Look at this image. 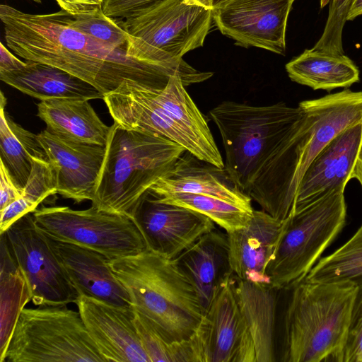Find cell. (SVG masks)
<instances>
[{
  "label": "cell",
  "instance_id": "44dd1931",
  "mask_svg": "<svg viewBox=\"0 0 362 362\" xmlns=\"http://www.w3.org/2000/svg\"><path fill=\"white\" fill-rule=\"evenodd\" d=\"M151 194L187 192L216 197L253 209L252 199L233 181L225 168H218L185 151L171 170L149 189Z\"/></svg>",
  "mask_w": 362,
  "mask_h": 362
},
{
  "label": "cell",
  "instance_id": "d6986e66",
  "mask_svg": "<svg viewBox=\"0 0 362 362\" xmlns=\"http://www.w3.org/2000/svg\"><path fill=\"white\" fill-rule=\"evenodd\" d=\"M56 254L79 295L123 307H132L129 295L115 276L110 259L79 245L52 239Z\"/></svg>",
  "mask_w": 362,
  "mask_h": 362
},
{
  "label": "cell",
  "instance_id": "4dcf8cb0",
  "mask_svg": "<svg viewBox=\"0 0 362 362\" xmlns=\"http://www.w3.org/2000/svg\"><path fill=\"white\" fill-rule=\"evenodd\" d=\"M70 25L79 31L115 48L127 49L128 35L118 18L106 16L103 9L75 16Z\"/></svg>",
  "mask_w": 362,
  "mask_h": 362
},
{
  "label": "cell",
  "instance_id": "d4e9b609",
  "mask_svg": "<svg viewBox=\"0 0 362 362\" xmlns=\"http://www.w3.org/2000/svg\"><path fill=\"white\" fill-rule=\"evenodd\" d=\"M290 79L313 90L328 92L349 88L360 80L359 69L344 54L311 48L286 64Z\"/></svg>",
  "mask_w": 362,
  "mask_h": 362
},
{
  "label": "cell",
  "instance_id": "484cf974",
  "mask_svg": "<svg viewBox=\"0 0 362 362\" xmlns=\"http://www.w3.org/2000/svg\"><path fill=\"white\" fill-rule=\"evenodd\" d=\"M0 98V160L22 190L31 173L32 158H48L37 134L15 122L6 111V98L2 91Z\"/></svg>",
  "mask_w": 362,
  "mask_h": 362
},
{
  "label": "cell",
  "instance_id": "d6a6232c",
  "mask_svg": "<svg viewBox=\"0 0 362 362\" xmlns=\"http://www.w3.org/2000/svg\"><path fill=\"white\" fill-rule=\"evenodd\" d=\"M341 362H362V283L357 286Z\"/></svg>",
  "mask_w": 362,
  "mask_h": 362
},
{
  "label": "cell",
  "instance_id": "60d3db41",
  "mask_svg": "<svg viewBox=\"0 0 362 362\" xmlns=\"http://www.w3.org/2000/svg\"><path fill=\"white\" fill-rule=\"evenodd\" d=\"M331 0H320V8H324Z\"/></svg>",
  "mask_w": 362,
  "mask_h": 362
},
{
  "label": "cell",
  "instance_id": "d590c367",
  "mask_svg": "<svg viewBox=\"0 0 362 362\" xmlns=\"http://www.w3.org/2000/svg\"><path fill=\"white\" fill-rule=\"evenodd\" d=\"M60 8L71 16L103 9L104 0H55Z\"/></svg>",
  "mask_w": 362,
  "mask_h": 362
},
{
  "label": "cell",
  "instance_id": "b9f144b4",
  "mask_svg": "<svg viewBox=\"0 0 362 362\" xmlns=\"http://www.w3.org/2000/svg\"><path fill=\"white\" fill-rule=\"evenodd\" d=\"M33 1H34L36 3H39V4L42 2V0H33Z\"/></svg>",
  "mask_w": 362,
  "mask_h": 362
},
{
  "label": "cell",
  "instance_id": "5b68a950",
  "mask_svg": "<svg viewBox=\"0 0 362 362\" xmlns=\"http://www.w3.org/2000/svg\"><path fill=\"white\" fill-rule=\"evenodd\" d=\"M134 309L148 318L170 342L189 339L204 314L197 292L174 259L148 249L110 259Z\"/></svg>",
  "mask_w": 362,
  "mask_h": 362
},
{
  "label": "cell",
  "instance_id": "f1b7e54d",
  "mask_svg": "<svg viewBox=\"0 0 362 362\" xmlns=\"http://www.w3.org/2000/svg\"><path fill=\"white\" fill-rule=\"evenodd\" d=\"M151 194L162 202L183 206L206 216L226 233L243 227L254 211V209H248L209 195L187 192Z\"/></svg>",
  "mask_w": 362,
  "mask_h": 362
},
{
  "label": "cell",
  "instance_id": "83f0119b",
  "mask_svg": "<svg viewBox=\"0 0 362 362\" xmlns=\"http://www.w3.org/2000/svg\"><path fill=\"white\" fill-rule=\"evenodd\" d=\"M305 281L322 283H362V224L341 247L311 269Z\"/></svg>",
  "mask_w": 362,
  "mask_h": 362
},
{
  "label": "cell",
  "instance_id": "4fadbf2b",
  "mask_svg": "<svg viewBox=\"0 0 362 362\" xmlns=\"http://www.w3.org/2000/svg\"><path fill=\"white\" fill-rule=\"evenodd\" d=\"M293 0H228L212 9L221 33L245 47L284 54L286 29Z\"/></svg>",
  "mask_w": 362,
  "mask_h": 362
},
{
  "label": "cell",
  "instance_id": "ac0fdd59",
  "mask_svg": "<svg viewBox=\"0 0 362 362\" xmlns=\"http://www.w3.org/2000/svg\"><path fill=\"white\" fill-rule=\"evenodd\" d=\"M280 221L263 210H255L242 228L226 233L233 275L255 284H270L267 269L284 228Z\"/></svg>",
  "mask_w": 362,
  "mask_h": 362
},
{
  "label": "cell",
  "instance_id": "8d00e7d4",
  "mask_svg": "<svg viewBox=\"0 0 362 362\" xmlns=\"http://www.w3.org/2000/svg\"><path fill=\"white\" fill-rule=\"evenodd\" d=\"M26 65L23 62L9 51L3 42L0 43V72L19 70Z\"/></svg>",
  "mask_w": 362,
  "mask_h": 362
},
{
  "label": "cell",
  "instance_id": "6da1fadb",
  "mask_svg": "<svg viewBox=\"0 0 362 362\" xmlns=\"http://www.w3.org/2000/svg\"><path fill=\"white\" fill-rule=\"evenodd\" d=\"M0 19L7 47L25 61L61 69L93 86L103 95L123 82L132 81L164 88L171 76L182 80L187 74L177 69L139 60L126 49L115 48L92 37L69 23V14H33L0 5Z\"/></svg>",
  "mask_w": 362,
  "mask_h": 362
},
{
  "label": "cell",
  "instance_id": "52a82bcc",
  "mask_svg": "<svg viewBox=\"0 0 362 362\" xmlns=\"http://www.w3.org/2000/svg\"><path fill=\"white\" fill-rule=\"evenodd\" d=\"M212 20V9L188 0H159L122 21L128 35L127 54L199 74L182 57L203 45Z\"/></svg>",
  "mask_w": 362,
  "mask_h": 362
},
{
  "label": "cell",
  "instance_id": "30bf717a",
  "mask_svg": "<svg viewBox=\"0 0 362 362\" xmlns=\"http://www.w3.org/2000/svg\"><path fill=\"white\" fill-rule=\"evenodd\" d=\"M32 214L37 226L50 238L93 250L110 259L147 249L136 224L127 216L92 206L83 210L42 206Z\"/></svg>",
  "mask_w": 362,
  "mask_h": 362
},
{
  "label": "cell",
  "instance_id": "7402d4cb",
  "mask_svg": "<svg viewBox=\"0 0 362 362\" xmlns=\"http://www.w3.org/2000/svg\"><path fill=\"white\" fill-rule=\"evenodd\" d=\"M236 300L252 337L256 362L277 361L275 329L277 293L271 284H255L233 275Z\"/></svg>",
  "mask_w": 362,
  "mask_h": 362
},
{
  "label": "cell",
  "instance_id": "3957f363",
  "mask_svg": "<svg viewBox=\"0 0 362 362\" xmlns=\"http://www.w3.org/2000/svg\"><path fill=\"white\" fill-rule=\"evenodd\" d=\"M103 100L121 127L164 137L199 159L225 168L204 115L179 76H171L160 89L124 81Z\"/></svg>",
  "mask_w": 362,
  "mask_h": 362
},
{
  "label": "cell",
  "instance_id": "5bb4252c",
  "mask_svg": "<svg viewBox=\"0 0 362 362\" xmlns=\"http://www.w3.org/2000/svg\"><path fill=\"white\" fill-rule=\"evenodd\" d=\"M147 249L175 259L204 234L216 229L215 223L194 210L160 201L148 192L132 216Z\"/></svg>",
  "mask_w": 362,
  "mask_h": 362
},
{
  "label": "cell",
  "instance_id": "8992f818",
  "mask_svg": "<svg viewBox=\"0 0 362 362\" xmlns=\"http://www.w3.org/2000/svg\"><path fill=\"white\" fill-rule=\"evenodd\" d=\"M92 206L132 218L151 187L165 176L185 148L164 137L128 130L114 122Z\"/></svg>",
  "mask_w": 362,
  "mask_h": 362
},
{
  "label": "cell",
  "instance_id": "ab89813d",
  "mask_svg": "<svg viewBox=\"0 0 362 362\" xmlns=\"http://www.w3.org/2000/svg\"><path fill=\"white\" fill-rule=\"evenodd\" d=\"M194 4L205 6L206 8L213 9L219 4L228 1V0H188ZM294 1V0H293Z\"/></svg>",
  "mask_w": 362,
  "mask_h": 362
},
{
  "label": "cell",
  "instance_id": "7c38bea8",
  "mask_svg": "<svg viewBox=\"0 0 362 362\" xmlns=\"http://www.w3.org/2000/svg\"><path fill=\"white\" fill-rule=\"evenodd\" d=\"M189 341L193 362H256L253 341L238 304L232 279L203 314Z\"/></svg>",
  "mask_w": 362,
  "mask_h": 362
},
{
  "label": "cell",
  "instance_id": "7a4b0ae2",
  "mask_svg": "<svg viewBox=\"0 0 362 362\" xmlns=\"http://www.w3.org/2000/svg\"><path fill=\"white\" fill-rule=\"evenodd\" d=\"M298 110L283 102L255 106L226 100L209 112L221 136L228 175L267 213L281 182L287 141Z\"/></svg>",
  "mask_w": 362,
  "mask_h": 362
},
{
  "label": "cell",
  "instance_id": "603a6c76",
  "mask_svg": "<svg viewBox=\"0 0 362 362\" xmlns=\"http://www.w3.org/2000/svg\"><path fill=\"white\" fill-rule=\"evenodd\" d=\"M19 69L0 72V79L40 101L54 99H103L104 95L88 82L57 67L33 61Z\"/></svg>",
  "mask_w": 362,
  "mask_h": 362
},
{
  "label": "cell",
  "instance_id": "cb8c5ba5",
  "mask_svg": "<svg viewBox=\"0 0 362 362\" xmlns=\"http://www.w3.org/2000/svg\"><path fill=\"white\" fill-rule=\"evenodd\" d=\"M37 116L46 130L73 141L105 146L110 127L98 117L88 100L54 99L37 103Z\"/></svg>",
  "mask_w": 362,
  "mask_h": 362
},
{
  "label": "cell",
  "instance_id": "9c48e42d",
  "mask_svg": "<svg viewBox=\"0 0 362 362\" xmlns=\"http://www.w3.org/2000/svg\"><path fill=\"white\" fill-rule=\"evenodd\" d=\"M107 362L79 312L66 305L23 308L1 362Z\"/></svg>",
  "mask_w": 362,
  "mask_h": 362
},
{
  "label": "cell",
  "instance_id": "74e56055",
  "mask_svg": "<svg viewBox=\"0 0 362 362\" xmlns=\"http://www.w3.org/2000/svg\"><path fill=\"white\" fill-rule=\"evenodd\" d=\"M351 179L357 180L362 187V142L351 172Z\"/></svg>",
  "mask_w": 362,
  "mask_h": 362
},
{
  "label": "cell",
  "instance_id": "1f68e13d",
  "mask_svg": "<svg viewBox=\"0 0 362 362\" xmlns=\"http://www.w3.org/2000/svg\"><path fill=\"white\" fill-rule=\"evenodd\" d=\"M351 0H331L322 34L313 47L327 52L344 54L342 31L347 21Z\"/></svg>",
  "mask_w": 362,
  "mask_h": 362
},
{
  "label": "cell",
  "instance_id": "2e32d148",
  "mask_svg": "<svg viewBox=\"0 0 362 362\" xmlns=\"http://www.w3.org/2000/svg\"><path fill=\"white\" fill-rule=\"evenodd\" d=\"M57 178V194L76 203L92 201L105 146L62 137L45 129L37 134Z\"/></svg>",
  "mask_w": 362,
  "mask_h": 362
},
{
  "label": "cell",
  "instance_id": "ba28073f",
  "mask_svg": "<svg viewBox=\"0 0 362 362\" xmlns=\"http://www.w3.org/2000/svg\"><path fill=\"white\" fill-rule=\"evenodd\" d=\"M344 190L337 189L284 220L276 252L267 269L273 287L290 290L304 281L342 230L346 217Z\"/></svg>",
  "mask_w": 362,
  "mask_h": 362
},
{
  "label": "cell",
  "instance_id": "f546056e",
  "mask_svg": "<svg viewBox=\"0 0 362 362\" xmlns=\"http://www.w3.org/2000/svg\"><path fill=\"white\" fill-rule=\"evenodd\" d=\"M134 311L135 326L150 362H192L189 339L170 342L148 318Z\"/></svg>",
  "mask_w": 362,
  "mask_h": 362
},
{
  "label": "cell",
  "instance_id": "4316f807",
  "mask_svg": "<svg viewBox=\"0 0 362 362\" xmlns=\"http://www.w3.org/2000/svg\"><path fill=\"white\" fill-rule=\"evenodd\" d=\"M1 238L0 361L8 346L17 320L30 301L25 280L10 251L4 233Z\"/></svg>",
  "mask_w": 362,
  "mask_h": 362
},
{
  "label": "cell",
  "instance_id": "e575fe53",
  "mask_svg": "<svg viewBox=\"0 0 362 362\" xmlns=\"http://www.w3.org/2000/svg\"><path fill=\"white\" fill-rule=\"evenodd\" d=\"M22 190L15 183L8 169L0 160V210L21 196Z\"/></svg>",
  "mask_w": 362,
  "mask_h": 362
},
{
  "label": "cell",
  "instance_id": "ffe728a7",
  "mask_svg": "<svg viewBox=\"0 0 362 362\" xmlns=\"http://www.w3.org/2000/svg\"><path fill=\"white\" fill-rule=\"evenodd\" d=\"M195 288L204 313L233 273L226 233L204 234L174 259Z\"/></svg>",
  "mask_w": 362,
  "mask_h": 362
},
{
  "label": "cell",
  "instance_id": "f35d334b",
  "mask_svg": "<svg viewBox=\"0 0 362 362\" xmlns=\"http://www.w3.org/2000/svg\"><path fill=\"white\" fill-rule=\"evenodd\" d=\"M362 15V0H351L346 21H352Z\"/></svg>",
  "mask_w": 362,
  "mask_h": 362
},
{
  "label": "cell",
  "instance_id": "9a60e30c",
  "mask_svg": "<svg viewBox=\"0 0 362 362\" xmlns=\"http://www.w3.org/2000/svg\"><path fill=\"white\" fill-rule=\"evenodd\" d=\"M83 323L107 362H150L136 330L133 307L85 295L76 302Z\"/></svg>",
  "mask_w": 362,
  "mask_h": 362
},
{
  "label": "cell",
  "instance_id": "836d02e7",
  "mask_svg": "<svg viewBox=\"0 0 362 362\" xmlns=\"http://www.w3.org/2000/svg\"><path fill=\"white\" fill-rule=\"evenodd\" d=\"M159 0H104L103 13L110 17L124 19Z\"/></svg>",
  "mask_w": 362,
  "mask_h": 362
},
{
  "label": "cell",
  "instance_id": "8fae6325",
  "mask_svg": "<svg viewBox=\"0 0 362 362\" xmlns=\"http://www.w3.org/2000/svg\"><path fill=\"white\" fill-rule=\"evenodd\" d=\"M4 235L33 304L76 303L80 295L56 254L52 239L39 228L32 213L16 221Z\"/></svg>",
  "mask_w": 362,
  "mask_h": 362
},
{
  "label": "cell",
  "instance_id": "277c9868",
  "mask_svg": "<svg viewBox=\"0 0 362 362\" xmlns=\"http://www.w3.org/2000/svg\"><path fill=\"white\" fill-rule=\"evenodd\" d=\"M290 291L278 360L341 362L357 286L304 280Z\"/></svg>",
  "mask_w": 362,
  "mask_h": 362
},
{
  "label": "cell",
  "instance_id": "e0dca14e",
  "mask_svg": "<svg viewBox=\"0 0 362 362\" xmlns=\"http://www.w3.org/2000/svg\"><path fill=\"white\" fill-rule=\"evenodd\" d=\"M361 142L360 121L342 130L321 150L301 179L293 213L337 189L346 187Z\"/></svg>",
  "mask_w": 362,
  "mask_h": 362
}]
</instances>
